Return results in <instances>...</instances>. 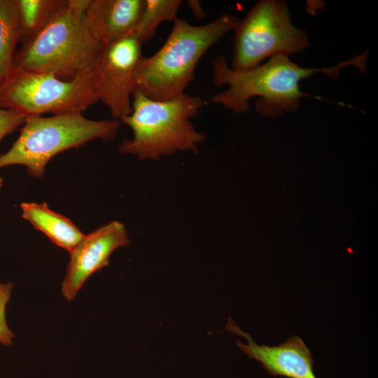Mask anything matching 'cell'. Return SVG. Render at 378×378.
I'll use <instances>...</instances> for the list:
<instances>
[{
    "label": "cell",
    "mask_w": 378,
    "mask_h": 378,
    "mask_svg": "<svg viewBox=\"0 0 378 378\" xmlns=\"http://www.w3.org/2000/svg\"><path fill=\"white\" fill-rule=\"evenodd\" d=\"M120 125L118 120H91L82 113L28 116L12 147L0 155V169L21 164L41 178L55 155L92 139H114Z\"/></svg>",
    "instance_id": "cell-5"
},
{
    "label": "cell",
    "mask_w": 378,
    "mask_h": 378,
    "mask_svg": "<svg viewBox=\"0 0 378 378\" xmlns=\"http://www.w3.org/2000/svg\"><path fill=\"white\" fill-rule=\"evenodd\" d=\"M142 45L131 31L115 41L101 44L94 62L91 75L94 92L113 119L120 120L132 112L134 73Z\"/></svg>",
    "instance_id": "cell-8"
},
{
    "label": "cell",
    "mask_w": 378,
    "mask_h": 378,
    "mask_svg": "<svg viewBox=\"0 0 378 378\" xmlns=\"http://www.w3.org/2000/svg\"><path fill=\"white\" fill-rule=\"evenodd\" d=\"M22 217L49 239L70 252L83 238L84 234L67 218L52 211L43 203L23 202Z\"/></svg>",
    "instance_id": "cell-12"
},
{
    "label": "cell",
    "mask_w": 378,
    "mask_h": 378,
    "mask_svg": "<svg viewBox=\"0 0 378 378\" xmlns=\"http://www.w3.org/2000/svg\"><path fill=\"white\" fill-rule=\"evenodd\" d=\"M98 102L91 71L64 80L50 73L14 67L0 85V108L27 117L82 113Z\"/></svg>",
    "instance_id": "cell-6"
},
{
    "label": "cell",
    "mask_w": 378,
    "mask_h": 378,
    "mask_svg": "<svg viewBox=\"0 0 378 378\" xmlns=\"http://www.w3.org/2000/svg\"><path fill=\"white\" fill-rule=\"evenodd\" d=\"M18 13L19 43L31 41L67 5L68 0H15Z\"/></svg>",
    "instance_id": "cell-13"
},
{
    "label": "cell",
    "mask_w": 378,
    "mask_h": 378,
    "mask_svg": "<svg viewBox=\"0 0 378 378\" xmlns=\"http://www.w3.org/2000/svg\"><path fill=\"white\" fill-rule=\"evenodd\" d=\"M181 2V0H144L141 13L132 30L142 44L155 36L162 22L177 19Z\"/></svg>",
    "instance_id": "cell-15"
},
{
    "label": "cell",
    "mask_w": 378,
    "mask_h": 378,
    "mask_svg": "<svg viewBox=\"0 0 378 378\" xmlns=\"http://www.w3.org/2000/svg\"><path fill=\"white\" fill-rule=\"evenodd\" d=\"M368 55L366 50L332 66L306 68L293 62L289 56L277 55L263 64L241 70L232 69L226 58L219 55L212 62V81L218 87L227 88L211 99L214 103L241 113L248 112L250 99L257 97L256 111L261 115L276 118L284 112L297 111L302 99L312 97L300 90L302 80L318 73L336 78L343 69L349 66L364 72Z\"/></svg>",
    "instance_id": "cell-1"
},
{
    "label": "cell",
    "mask_w": 378,
    "mask_h": 378,
    "mask_svg": "<svg viewBox=\"0 0 378 378\" xmlns=\"http://www.w3.org/2000/svg\"><path fill=\"white\" fill-rule=\"evenodd\" d=\"M203 99L184 93L168 100H156L134 91L132 112L120 120L133 133L119 145V151L140 160H159L177 152H198L206 136L191 123L203 107Z\"/></svg>",
    "instance_id": "cell-3"
},
{
    "label": "cell",
    "mask_w": 378,
    "mask_h": 378,
    "mask_svg": "<svg viewBox=\"0 0 378 378\" xmlns=\"http://www.w3.org/2000/svg\"><path fill=\"white\" fill-rule=\"evenodd\" d=\"M129 244L126 228L119 221H111L85 234L69 252V262L61 289L64 298L71 301L92 274L108 265L113 252Z\"/></svg>",
    "instance_id": "cell-9"
},
{
    "label": "cell",
    "mask_w": 378,
    "mask_h": 378,
    "mask_svg": "<svg viewBox=\"0 0 378 378\" xmlns=\"http://www.w3.org/2000/svg\"><path fill=\"white\" fill-rule=\"evenodd\" d=\"M225 330L239 335L247 341H237V346L249 358L260 362L272 376L288 378H317L314 372L312 354L303 340L298 336L290 337L279 346L258 345L251 335L241 330L228 318Z\"/></svg>",
    "instance_id": "cell-10"
},
{
    "label": "cell",
    "mask_w": 378,
    "mask_h": 378,
    "mask_svg": "<svg viewBox=\"0 0 378 378\" xmlns=\"http://www.w3.org/2000/svg\"><path fill=\"white\" fill-rule=\"evenodd\" d=\"M230 67H254L277 55L289 56L309 47L307 32L292 23L288 7L281 0L258 1L235 28Z\"/></svg>",
    "instance_id": "cell-7"
},
{
    "label": "cell",
    "mask_w": 378,
    "mask_h": 378,
    "mask_svg": "<svg viewBox=\"0 0 378 378\" xmlns=\"http://www.w3.org/2000/svg\"><path fill=\"white\" fill-rule=\"evenodd\" d=\"M90 0H68L66 6L31 41L21 45L14 67L71 80L90 72L99 50L85 17Z\"/></svg>",
    "instance_id": "cell-4"
},
{
    "label": "cell",
    "mask_w": 378,
    "mask_h": 378,
    "mask_svg": "<svg viewBox=\"0 0 378 378\" xmlns=\"http://www.w3.org/2000/svg\"><path fill=\"white\" fill-rule=\"evenodd\" d=\"M188 4L192 11L194 15H195L197 18L202 19L204 17V12L199 1L190 0L188 1Z\"/></svg>",
    "instance_id": "cell-18"
},
{
    "label": "cell",
    "mask_w": 378,
    "mask_h": 378,
    "mask_svg": "<svg viewBox=\"0 0 378 378\" xmlns=\"http://www.w3.org/2000/svg\"><path fill=\"white\" fill-rule=\"evenodd\" d=\"M27 116L15 110L0 108V141L7 134L22 126Z\"/></svg>",
    "instance_id": "cell-17"
},
{
    "label": "cell",
    "mask_w": 378,
    "mask_h": 378,
    "mask_svg": "<svg viewBox=\"0 0 378 378\" xmlns=\"http://www.w3.org/2000/svg\"><path fill=\"white\" fill-rule=\"evenodd\" d=\"M143 6L144 0H90L85 17L93 37L106 44L133 29Z\"/></svg>",
    "instance_id": "cell-11"
},
{
    "label": "cell",
    "mask_w": 378,
    "mask_h": 378,
    "mask_svg": "<svg viewBox=\"0 0 378 378\" xmlns=\"http://www.w3.org/2000/svg\"><path fill=\"white\" fill-rule=\"evenodd\" d=\"M19 43L18 13L15 0H0V85L14 68Z\"/></svg>",
    "instance_id": "cell-14"
},
{
    "label": "cell",
    "mask_w": 378,
    "mask_h": 378,
    "mask_svg": "<svg viewBox=\"0 0 378 378\" xmlns=\"http://www.w3.org/2000/svg\"><path fill=\"white\" fill-rule=\"evenodd\" d=\"M2 183H3V179H2V178L0 176V188H1V186H2Z\"/></svg>",
    "instance_id": "cell-19"
},
{
    "label": "cell",
    "mask_w": 378,
    "mask_h": 378,
    "mask_svg": "<svg viewBox=\"0 0 378 378\" xmlns=\"http://www.w3.org/2000/svg\"><path fill=\"white\" fill-rule=\"evenodd\" d=\"M13 287L12 283L0 282V344L4 346L11 345L15 337L6 318V308L10 299Z\"/></svg>",
    "instance_id": "cell-16"
},
{
    "label": "cell",
    "mask_w": 378,
    "mask_h": 378,
    "mask_svg": "<svg viewBox=\"0 0 378 378\" xmlns=\"http://www.w3.org/2000/svg\"><path fill=\"white\" fill-rule=\"evenodd\" d=\"M237 16L225 13L203 25L176 19L162 47L139 59L134 73V90L148 98L168 100L185 93L195 78L202 56L223 36L237 27Z\"/></svg>",
    "instance_id": "cell-2"
}]
</instances>
